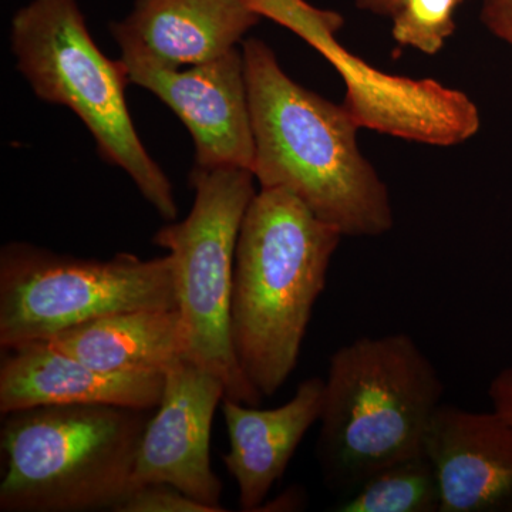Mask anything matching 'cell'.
I'll return each instance as SVG.
<instances>
[{
  "mask_svg": "<svg viewBox=\"0 0 512 512\" xmlns=\"http://www.w3.org/2000/svg\"><path fill=\"white\" fill-rule=\"evenodd\" d=\"M261 188L292 192L343 237H380L394 225L389 191L357 146V123L293 82L262 40L242 43Z\"/></svg>",
  "mask_w": 512,
  "mask_h": 512,
  "instance_id": "obj_1",
  "label": "cell"
},
{
  "mask_svg": "<svg viewBox=\"0 0 512 512\" xmlns=\"http://www.w3.org/2000/svg\"><path fill=\"white\" fill-rule=\"evenodd\" d=\"M343 235L292 192L259 188L235 251L229 330L241 372L272 397L295 372Z\"/></svg>",
  "mask_w": 512,
  "mask_h": 512,
  "instance_id": "obj_2",
  "label": "cell"
},
{
  "mask_svg": "<svg viewBox=\"0 0 512 512\" xmlns=\"http://www.w3.org/2000/svg\"><path fill=\"white\" fill-rule=\"evenodd\" d=\"M444 383L407 333L362 336L330 356L316 458L329 490L348 495L387 466L426 454Z\"/></svg>",
  "mask_w": 512,
  "mask_h": 512,
  "instance_id": "obj_3",
  "label": "cell"
},
{
  "mask_svg": "<svg viewBox=\"0 0 512 512\" xmlns=\"http://www.w3.org/2000/svg\"><path fill=\"white\" fill-rule=\"evenodd\" d=\"M146 410L57 404L3 416L2 512H80L119 503L130 487Z\"/></svg>",
  "mask_w": 512,
  "mask_h": 512,
  "instance_id": "obj_4",
  "label": "cell"
},
{
  "mask_svg": "<svg viewBox=\"0 0 512 512\" xmlns=\"http://www.w3.org/2000/svg\"><path fill=\"white\" fill-rule=\"evenodd\" d=\"M10 42L16 67L36 96L72 110L92 133L99 156L121 168L165 221H175L173 185L128 111L126 66L94 43L77 0H33L13 16Z\"/></svg>",
  "mask_w": 512,
  "mask_h": 512,
  "instance_id": "obj_5",
  "label": "cell"
},
{
  "mask_svg": "<svg viewBox=\"0 0 512 512\" xmlns=\"http://www.w3.org/2000/svg\"><path fill=\"white\" fill-rule=\"evenodd\" d=\"M255 175L244 168H192L194 204L183 221L158 229L153 244L173 258L177 309L187 338L185 360L221 380L225 399L259 406L262 396L241 372L229 330L239 229Z\"/></svg>",
  "mask_w": 512,
  "mask_h": 512,
  "instance_id": "obj_6",
  "label": "cell"
},
{
  "mask_svg": "<svg viewBox=\"0 0 512 512\" xmlns=\"http://www.w3.org/2000/svg\"><path fill=\"white\" fill-rule=\"evenodd\" d=\"M177 309L173 258L57 254L28 242L0 251V348L46 342L114 313Z\"/></svg>",
  "mask_w": 512,
  "mask_h": 512,
  "instance_id": "obj_7",
  "label": "cell"
},
{
  "mask_svg": "<svg viewBox=\"0 0 512 512\" xmlns=\"http://www.w3.org/2000/svg\"><path fill=\"white\" fill-rule=\"evenodd\" d=\"M221 380L187 360L165 372L161 402L138 446L130 488L168 484L208 505H221L222 484L212 470V420L224 400Z\"/></svg>",
  "mask_w": 512,
  "mask_h": 512,
  "instance_id": "obj_8",
  "label": "cell"
},
{
  "mask_svg": "<svg viewBox=\"0 0 512 512\" xmlns=\"http://www.w3.org/2000/svg\"><path fill=\"white\" fill-rule=\"evenodd\" d=\"M124 66L130 83L153 93L190 131L195 146L194 167L252 171L254 131L242 50L235 47L211 62L185 70Z\"/></svg>",
  "mask_w": 512,
  "mask_h": 512,
  "instance_id": "obj_9",
  "label": "cell"
},
{
  "mask_svg": "<svg viewBox=\"0 0 512 512\" xmlns=\"http://www.w3.org/2000/svg\"><path fill=\"white\" fill-rule=\"evenodd\" d=\"M261 18L245 0H137L110 32L124 63L178 70L235 49Z\"/></svg>",
  "mask_w": 512,
  "mask_h": 512,
  "instance_id": "obj_10",
  "label": "cell"
},
{
  "mask_svg": "<svg viewBox=\"0 0 512 512\" xmlns=\"http://www.w3.org/2000/svg\"><path fill=\"white\" fill-rule=\"evenodd\" d=\"M426 454L439 480L440 512H512V424L500 414L441 404Z\"/></svg>",
  "mask_w": 512,
  "mask_h": 512,
  "instance_id": "obj_11",
  "label": "cell"
},
{
  "mask_svg": "<svg viewBox=\"0 0 512 512\" xmlns=\"http://www.w3.org/2000/svg\"><path fill=\"white\" fill-rule=\"evenodd\" d=\"M163 373H107L59 352L47 342L3 350L0 413L57 404H110L157 409Z\"/></svg>",
  "mask_w": 512,
  "mask_h": 512,
  "instance_id": "obj_12",
  "label": "cell"
},
{
  "mask_svg": "<svg viewBox=\"0 0 512 512\" xmlns=\"http://www.w3.org/2000/svg\"><path fill=\"white\" fill-rule=\"evenodd\" d=\"M325 379L309 377L299 383L291 400L276 409L222 400L229 450L224 456L229 476L239 490V505L256 511L282 477L299 444L319 423Z\"/></svg>",
  "mask_w": 512,
  "mask_h": 512,
  "instance_id": "obj_13",
  "label": "cell"
},
{
  "mask_svg": "<svg viewBox=\"0 0 512 512\" xmlns=\"http://www.w3.org/2000/svg\"><path fill=\"white\" fill-rule=\"evenodd\" d=\"M64 355L107 373H163L185 360L187 338L178 309L114 313L46 340Z\"/></svg>",
  "mask_w": 512,
  "mask_h": 512,
  "instance_id": "obj_14",
  "label": "cell"
},
{
  "mask_svg": "<svg viewBox=\"0 0 512 512\" xmlns=\"http://www.w3.org/2000/svg\"><path fill=\"white\" fill-rule=\"evenodd\" d=\"M441 494L436 470L427 454L382 468L333 511L440 512Z\"/></svg>",
  "mask_w": 512,
  "mask_h": 512,
  "instance_id": "obj_15",
  "label": "cell"
},
{
  "mask_svg": "<svg viewBox=\"0 0 512 512\" xmlns=\"http://www.w3.org/2000/svg\"><path fill=\"white\" fill-rule=\"evenodd\" d=\"M464 0H377L376 15L389 16L393 37L399 45L426 55L443 49L456 29L454 13Z\"/></svg>",
  "mask_w": 512,
  "mask_h": 512,
  "instance_id": "obj_16",
  "label": "cell"
},
{
  "mask_svg": "<svg viewBox=\"0 0 512 512\" xmlns=\"http://www.w3.org/2000/svg\"><path fill=\"white\" fill-rule=\"evenodd\" d=\"M116 512H214L208 505L188 497L168 484H146L130 488L114 505Z\"/></svg>",
  "mask_w": 512,
  "mask_h": 512,
  "instance_id": "obj_17",
  "label": "cell"
},
{
  "mask_svg": "<svg viewBox=\"0 0 512 512\" xmlns=\"http://www.w3.org/2000/svg\"><path fill=\"white\" fill-rule=\"evenodd\" d=\"M481 19L490 32L512 46V0H484Z\"/></svg>",
  "mask_w": 512,
  "mask_h": 512,
  "instance_id": "obj_18",
  "label": "cell"
},
{
  "mask_svg": "<svg viewBox=\"0 0 512 512\" xmlns=\"http://www.w3.org/2000/svg\"><path fill=\"white\" fill-rule=\"evenodd\" d=\"M487 394L491 410L512 424V365L504 367L491 379Z\"/></svg>",
  "mask_w": 512,
  "mask_h": 512,
  "instance_id": "obj_19",
  "label": "cell"
},
{
  "mask_svg": "<svg viewBox=\"0 0 512 512\" xmlns=\"http://www.w3.org/2000/svg\"><path fill=\"white\" fill-rule=\"evenodd\" d=\"M377 0H356L357 8L369 10L372 12L373 6L376 5Z\"/></svg>",
  "mask_w": 512,
  "mask_h": 512,
  "instance_id": "obj_20",
  "label": "cell"
}]
</instances>
